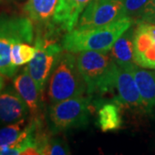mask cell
<instances>
[{
    "label": "cell",
    "mask_w": 155,
    "mask_h": 155,
    "mask_svg": "<svg viewBox=\"0 0 155 155\" xmlns=\"http://www.w3.org/2000/svg\"><path fill=\"white\" fill-rule=\"evenodd\" d=\"M86 91V83L79 72L77 57L71 52H63L49 77L48 95L50 103L80 97Z\"/></svg>",
    "instance_id": "3957f363"
},
{
    "label": "cell",
    "mask_w": 155,
    "mask_h": 155,
    "mask_svg": "<svg viewBox=\"0 0 155 155\" xmlns=\"http://www.w3.org/2000/svg\"><path fill=\"white\" fill-rule=\"evenodd\" d=\"M114 91L116 95L112 101L121 107L146 112L143 100L130 68L118 67L115 78Z\"/></svg>",
    "instance_id": "9c48e42d"
},
{
    "label": "cell",
    "mask_w": 155,
    "mask_h": 155,
    "mask_svg": "<svg viewBox=\"0 0 155 155\" xmlns=\"http://www.w3.org/2000/svg\"><path fill=\"white\" fill-rule=\"evenodd\" d=\"M134 61L139 67L155 69V22H138L134 28Z\"/></svg>",
    "instance_id": "ba28073f"
},
{
    "label": "cell",
    "mask_w": 155,
    "mask_h": 155,
    "mask_svg": "<svg viewBox=\"0 0 155 155\" xmlns=\"http://www.w3.org/2000/svg\"><path fill=\"white\" fill-rule=\"evenodd\" d=\"M127 17L122 0H93L83 11L75 28H99Z\"/></svg>",
    "instance_id": "52a82bcc"
},
{
    "label": "cell",
    "mask_w": 155,
    "mask_h": 155,
    "mask_svg": "<svg viewBox=\"0 0 155 155\" xmlns=\"http://www.w3.org/2000/svg\"><path fill=\"white\" fill-rule=\"evenodd\" d=\"M92 104V98L89 96H80L51 104L47 114L49 132L57 134L86 127Z\"/></svg>",
    "instance_id": "5b68a950"
},
{
    "label": "cell",
    "mask_w": 155,
    "mask_h": 155,
    "mask_svg": "<svg viewBox=\"0 0 155 155\" xmlns=\"http://www.w3.org/2000/svg\"><path fill=\"white\" fill-rule=\"evenodd\" d=\"M35 47L30 46L29 43L18 42L12 46L11 58L12 64L15 67H19L26 63H29L35 55Z\"/></svg>",
    "instance_id": "ac0fdd59"
},
{
    "label": "cell",
    "mask_w": 155,
    "mask_h": 155,
    "mask_svg": "<svg viewBox=\"0 0 155 155\" xmlns=\"http://www.w3.org/2000/svg\"><path fill=\"white\" fill-rule=\"evenodd\" d=\"M126 9L127 17H131L134 21H138L142 16L146 6L150 0H122Z\"/></svg>",
    "instance_id": "d6986e66"
},
{
    "label": "cell",
    "mask_w": 155,
    "mask_h": 155,
    "mask_svg": "<svg viewBox=\"0 0 155 155\" xmlns=\"http://www.w3.org/2000/svg\"><path fill=\"white\" fill-rule=\"evenodd\" d=\"M93 0H58L52 21V28L56 32H69L76 28L78 19Z\"/></svg>",
    "instance_id": "30bf717a"
},
{
    "label": "cell",
    "mask_w": 155,
    "mask_h": 155,
    "mask_svg": "<svg viewBox=\"0 0 155 155\" xmlns=\"http://www.w3.org/2000/svg\"><path fill=\"white\" fill-rule=\"evenodd\" d=\"M142 97L147 113L155 112V72L134 64L129 67Z\"/></svg>",
    "instance_id": "5bb4252c"
},
{
    "label": "cell",
    "mask_w": 155,
    "mask_h": 155,
    "mask_svg": "<svg viewBox=\"0 0 155 155\" xmlns=\"http://www.w3.org/2000/svg\"><path fill=\"white\" fill-rule=\"evenodd\" d=\"M134 28L131 26L116 40L110 49L111 55L119 67L129 68L135 64L134 61Z\"/></svg>",
    "instance_id": "2e32d148"
},
{
    "label": "cell",
    "mask_w": 155,
    "mask_h": 155,
    "mask_svg": "<svg viewBox=\"0 0 155 155\" xmlns=\"http://www.w3.org/2000/svg\"><path fill=\"white\" fill-rule=\"evenodd\" d=\"M35 25L28 17L0 16V72L7 78L16 75L18 67L12 64V46L18 42H34Z\"/></svg>",
    "instance_id": "277c9868"
},
{
    "label": "cell",
    "mask_w": 155,
    "mask_h": 155,
    "mask_svg": "<svg viewBox=\"0 0 155 155\" xmlns=\"http://www.w3.org/2000/svg\"><path fill=\"white\" fill-rule=\"evenodd\" d=\"M5 76L0 72V91L5 88Z\"/></svg>",
    "instance_id": "44dd1931"
},
{
    "label": "cell",
    "mask_w": 155,
    "mask_h": 155,
    "mask_svg": "<svg viewBox=\"0 0 155 155\" xmlns=\"http://www.w3.org/2000/svg\"><path fill=\"white\" fill-rule=\"evenodd\" d=\"M97 106V124L103 132L119 130L122 125L121 106L114 101L92 102Z\"/></svg>",
    "instance_id": "9a60e30c"
},
{
    "label": "cell",
    "mask_w": 155,
    "mask_h": 155,
    "mask_svg": "<svg viewBox=\"0 0 155 155\" xmlns=\"http://www.w3.org/2000/svg\"><path fill=\"white\" fill-rule=\"evenodd\" d=\"M13 86L24 100L33 116H39L42 107V93L27 67L13 78Z\"/></svg>",
    "instance_id": "4fadbf2b"
},
{
    "label": "cell",
    "mask_w": 155,
    "mask_h": 155,
    "mask_svg": "<svg viewBox=\"0 0 155 155\" xmlns=\"http://www.w3.org/2000/svg\"><path fill=\"white\" fill-rule=\"evenodd\" d=\"M39 154L42 155H67L71 152L67 143L61 138H51L45 133L40 134L37 140Z\"/></svg>",
    "instance_id": "e0dca14e"
},
{
    "label": "cell",
    "mask_w": 155,
    "mask_h": 155,
    "mask_svg": "<svg viewBox=\"0 0 155 155\" xmlns=\"http://www.w3.org/2000/svg\"><path fill=\"white\" fill-rule=\"evenodd\" d=\"M134 20L125 17L99 28H74L64 35L61 46L64 51L77 54L82 51H110L116 40L133 25Z\"/></svg>",
    "instance_id": "7a4b0ae2"
},
{
    "label": "cell",
    "mask_w": 155,
    "mask_h": 155,
    "mask_svg": "<svg viewBox=\"0 0 155 155\" xmlns=\"http://www.w3.org/2000/svg\"><path fill=\"white\" fill-rule=\"evenodd\" d=\"M155 18V0H150L147 5L146 6L142 16L139 19L137 22H151Z\"/></svg>",
    "instance_id": "ffe728a7"
},
{
    "label": "cell",
    "mask_w": 155,
    "mask_h": 155,
    "mask_svg": "<svg viewBox=\"0 0 155 155\" xmlns=\"http://www.w3.org/2000/svg\"><path fill=\"white\" fill-rule=\"evenodd\" d=\"M58 0H28L24 5L23 11L39 32L54 33L52 28V21L54 15Z\"/></svg>",
    "instance_id": "7c38bea8"
},
{
    "label": "cell",
    "mask_w": 155,
    "mask_h": 155,
    "mask_svg": "<svg viewBox=\"0 0 155 155\" xmlns=\"http://www.w3.org/2000/svg\"><path fill=\"white\" fill-rule=\"evenodd\" d=\"M28 106L15 88L9 86L0 91V123L10 124L27 117Z\"/></svg>",
    "instance_id": "8fae6325"
},
{
    "label": "cell",
    "mask_w": 155,
    "mask_h": 155,
    "mask_svg": "<svg viewBox=\"0 0 155 155\" xmlns=\"http://www.w3.org/2000/svg\"><path fill=\"white\" fill-rule=\"evenodd\" d=\"M53 35L46 33H37L34 41L36 49L35 55L26 67L41 93L64 50L61 45L51 38Z\"/></svg>",
    "instance_id": "8992f818"
},
{
    "label": "cell",
    "mask_w": 155,
    "mask_h": 155,
    "mask_svg": "<svg viewBox=\"0 0 155 155\" xmlns=\"http://www.w3.org/2000/svg\"><path fill=\"white\" fill-rule=\"evenodd\" d=\"M5 1H14V0H5Z\"/></svg>",
    "instance_id": "603a6c76"
},
{
    "label": "cell",
    "mask_w": 155,
    "mask_h": 155,
    "mask_svg": "<svg viewBox=\"0 0 155 155\" xmlns=\"http://www.w3.org/2000/svg\"><path fill=\"white\" fill-rule=\"evenodd\" d=\"M155 22V18L154 19H153V20H152V21H151V22Z\"/></svg>",
    "instance_id": "7402d4cb"
},
{
    "label": "cell",
    "mask_w": 155,
    "mask_h": 155,
    "mask_svg": "<svg viewBox=\"0 0 155 155\" xmlns=\"http://www.w3.org/2000/svg\"><path fill=\"white\" fill-rule=\"evenodd\" d=\"M79 72L86 83L87 96L102 97L114 92V83L118 65L110 51H82L78 53Z\"/></svg>",
    "instance_id": "6da1fadb"
}]
</instances>
